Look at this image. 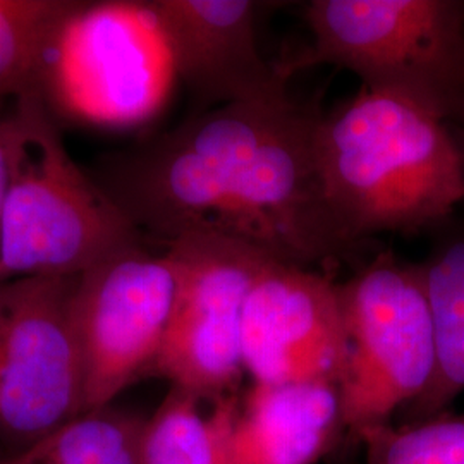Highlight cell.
Instances as JSON below:
<instances>
[{
  "label": "cell",
  "instance_id": "1",
  "mask_svg": "<svg viewBox=\"0 0 464 464\" xmlns=\"http://www.w3.org/2000/svg\"><path fill=\"white\" fill-rule=\"evenodd\" d=\"M316 105L229 103L195 112L90 172L145 237L243 241L293 266L353 249L334 224L316 167Z\"/></svg>",
  "mask_w": 464,
  "mask_h": 464
},
{
  "label": "cell",
  "instance_id": "2",
  "mask_svg": "<svg viewBox=\"0 0 464 464\" xmlns=\"http://www.w3.org/2000/svg\"><path fill=\"white\" fill-rule=\"evenodd\" d=\"M316 167L335 227L353 248L381 232L448 222L464 201V155L448 122L362 88L320 117Z\"/></svg>",
  "mask_w": 464,
  "mask_h": 464
},
{
  "label": "cell",
  "instance_id": "3",
  "mask_svg": "<svg viewBox=\"0 0 464 464\" xmlns=\"http://www.w3.org/2000/svg\"><path fill=\"white\" fill-rule=\"evenodd\" d=\"M11 176L0 232V282L74 277L145 243L67 153L40 93L14 100Z\"/></svg>",
  "mask_w": 464,
  "mask_h": 464
},
{
  "label": "cell",
  "instance_id": "4",
  "mask_svg": "<svg viewBox=\"0 0 464 464\" xmlns=\"http://www.w3.org/2000/svg\"><path fill=\"white\" fill-rule=\"evenodd\" d=\"M304 21L310 42L277 64L287 80L316 64L343 67L368 92L463 121L461 0H314Z\"/></svg>",
  "mask_w": 464,
  "mask_h": 464
},
{
  "label": "cell",
  "instance_id": "5",
  "mask_svg": "<svg viewBox=\"0 0 464 464\" xmlns=\"http://www.w3.org/2000/svg\"><path fill=\"white\" fill-rule=\"evenodd\" d=\"M348 362L339 383L344 440L391 423L430 387L437 348L420 266L382 253L339 284Z\"/></svg>",
  "mask_w": 464,
  "mask_h": 464
},
{
  "label": "cell",
  "instance_id": "6",
  "mask_svg": "<svg viewBox=\"0 0 464 464\" xmlns=\"http://www.w3.org/2000/svg\"><path fill=\"white\" fill-rule=\"evenodd\" d=\"M178 268V295L155 379L216 402L239 392L245 303L270 258L243 241L189 234L164 245ZM279 262V260H277Z\"/></svg>",
  "mask_w": 464,
  "mask_h": 464
},
{
  "label": "cell",
  "instance_id": "7",
  "mask_svg": "<svg viewBox=\"0 0 464 464\" xmlns=\"http://www.w3.org/2000/svg\"><path fill=\"white\" fill-rule=\"evenodd\" d=\"M74 277L0 282V452L28 448L86 411Z\"/></svg>",
  "mask_w": 464,
  "mask_h": 464
},
{
  "label": "cell",
  "instance_id": "8",
  "mask_svg": "<svg viewBox=\"0 0 464 464\" xmlns=\"http://www.w3.org/2000/svg\"><path fill=\"white\" fill-rule=\"evenodd\" d=\"M172 258L145 243L78 276L72 318L83 360L86 411L114 404L150 379L178 295Z\"/></svg>",
  "mask_w": 464,
  "mask_h": 464
},
{
  "label": "cell",
  "instance_id": "9",
  "mask_svg": "<svg viewBox=\"0 0 464 464\" xmlns=\"http://www.w3.org/2000/svg\"><path fill=\"white\" fill-rule=\"evenodd\" d=\"M241 346L253 382H331L348 362L339 284L312 266L270 260L245 303Z\"/></svg>",
  "mask_w": 464,
  "mask_h": 464
},
{
  "label": "cell",
  "instance_id": "10",
  "mask_svg": "<svg viewBox=\"0 0 464 464\" xmlns=\"http://www.w3.org/2000/svg\"><path fill=\"white\" fill-rule=\"evenodd\" d=\"M195 112L229 103H281L287 78L262 57L253 0L141 2Z\"/></svg>",
  "mask_w": 464,
  "mask_h": 464
},
{
  "label": "cell",
  "instance_id": "11",
  "mask_svg": "<svg viewBox=\"0 0 464 464\" xmlns=\"http://www.w3.org/2000/svg\"><path fill=\"white\" fill-rule=\"evenodd\" d=\"M343 440L335 383L253 382L232 415L227 464H316Z\"/></svg>",
  "mask_w": 464,
  "mask_h": 464
},
{
  "label": "cell",
  "instance_id": "12",
  "mask_svg": "<svg viewBox=\"0 0 464 464\" xmlns=\"http://www.w3.org/2000/svg\"><path fill=\"white\" fill-rule=\"evenodd\" d=\"M418 266L430 304L437 366L425 394L402 411L408 423L446 413L464 392V227L442 234Z\"/></svg>",
  "mask_w": 464,
  "mask_h": 464
},
{
  "label": "cell",
  "instance_id": "13",
  "mask_svg": "<svg viewBox=\"0 0 464 464\" xmlns=\"http://www.w3.org/2000/svg\"><path fill=\"white\" fill-rule=\"evenodd\" d=\"M239 392L205 402L170 387L147 418L140 464H227V437Z\"/></svg>",
  "mask_w": 464,
  "mask_h": 464
},
{
  "label": "cell",
  "instance_id": "14",
  "mask_svg": "<svg viewBox=\"0 0 464 464\" xmlns=\"http://www.w3.org/2000/svg\"><path fill=\"white\" fill-rule=\"evenodd\" d=\"M84 0H0V102L40 93L50 55Z\"/></svg>",
  "mask_w": 464,
  "mask_h": 464
},
{
  "label": "cell",
  "instance_id": "15",
  "mask_svg": "<svg viewBox=\"0 0 464 464\" xmlns=\"http://www.w3.org/2000/svg\"><path fill=\"white\" fill-rule=\"evenodd\" d=\"M147 418L116 402L90 410L28 448L0 452V464H140Z\"/></svg>",
  "mask_w": 464,
  "mask_h": 464
},
{
  "label": "cell",
  "instance_id": "16",
  "mask_svg": "<svg viewBox=\"0 0 464 464\" xmlns=\"http://www.w3.org/2000/svg\"><path fill=\"white\" fill-rule=\"evenodd\" d=\"M365 464H464V413H442L402 427L366 430Z\"/></svg>",
  "mask_w": 464,
  "mask_h": 464
},
{
  "label": "cell",
  "instance_id": "17",
  "mask_svg": "<svg viewBox=\"0 0 464 464\" xmlns=\"http://www.w3.org/2000/svg\"><path fill=\"white\" fill-rule=\"evenodd\" d=\"M14 100L0 102V232L7 184L11 176V151L14 136V119H13Z\"/></svg>",
  "mask_w": 464,
  "mask_h": 464
},
{
  "label": "cell",
  "instance_id": "18",
  "mask_svg": "<svg viewBox=\"0 0 464 464\" xmlns=\"http://www.w3.org/2000/svg\"><path fill=\"white\" fill-rule=\"evenodd\" d=\"M461 126H463V133H461V136L458 138V141H459V147H461V150H463V155H464V117L463 121H461Z\"/></svg>",
  "mask_w": 464,
  "mask_h": 464
}]
</instances>
